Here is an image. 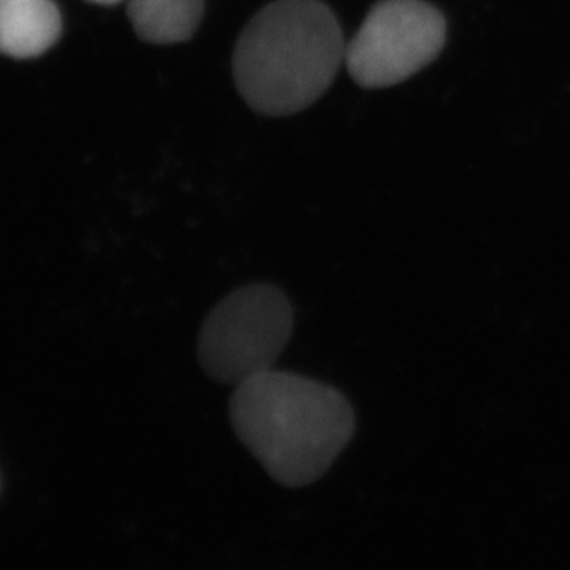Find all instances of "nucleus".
Listing matches in <instances>:
<instances>
[{
  "label": "nucleus",
  "mask_w": 570,
  "mask_h": 570,
  "mask_svg": "<svg viewBox=\"0 0 570 570\" xmlns=\"http://www.w3.org/2000/svg\"><path fill=\"white\" fill-rule=\"evenodd\" d=\"M340 22L321 0H276L243 30L234 78L243 99L271 117L306 110L345 63Z\"/></svg>",
  "instance_id": "2"
},
{
  "label": "nucleus",
  "mask_w": 570,
  "mask_h": 570,
  "mask_svg": "<svg viewBox=\"0 0 570 570\" xmlns=\"http://www.w3.org/2000/svg\"><path fill=\"white\" fill-rule=\"evenodd\" d=\"M291 304L273 285H248L209 313L198 335V360L220 384L239 385L265 373L289 341Z\"/></svg>",
  "instance_id": "3"
},
{
  "label": "nucleus",
  "mask_w": 570,
  "mask_h": 570,
  "mask_svg": "<svg viewBox=\"0 0 570 570\" xmlns=\"http://www.w3.org/2000/svg\"><path fill=\"white\" fill-rule=\"evenodd\" d=\"M230 421L271 478L287 488L324 476L356 430L340 391L273 368L236 385Z\"/></svg>",
  "instance_id": "1"
},
{
  "label": "nucleus",
  "mask_w": 570,
  "mask_h": 570,
  "mask_svg": "<svg viewBox=\"0 0 570 570\" xmlns=\"http://www.w3.org/2000/svg\"><path fill=\"white\" fill-rule=\"evenodd\" d=\"M446 41L441 11L424 0H382L346 45V69L357 86H396L430 66Z\"/></svg>",
  "instance_id": "4"
},
{
  "label": "nucleus",
  "mask_w": 570,
  "mask_h": 570,
  "mask_svg": "<svg viewBox=\"0 0 570 570\" xmlns=\"http://www.w3.org/2000/svg\"><path fill=\"white\" fill-rule=\"evenodd\" d=\"M89 2H95V4L116 6L119 4V2H125V0H89Z\"/></svg>",
  "instance_id": "7"
},
{
  "label": "nucleus",
  "mask_w": 570,
  "mask_h": 570,
  "mask_svg": "<svg viewBox=\"0 0 570 570\" xmlns=\"http://www.w3.org/2000/svg\"><path fill=\"white\" fill-rule=\"evenodd\" d=\"M203 0H128L134 30L147 43H181L203 19Z\"/></svg>",
  "instance_id": "6"
},
{
  "label": "nucleus",
  "mask_w": 570,
  "mask_h": 570,
  "mask_svg": "<svg viewBox=\"0 0 570 570\" xmlns=\"http://www.w3.org/2000/svg\"><path fill=\"white\" fill-rule=\"evenodd\" d=\"M61 33L60 11L52 0H0V55L36 58Z\"/></svg>",
  "instance_id": "5"
}]
</instances>
